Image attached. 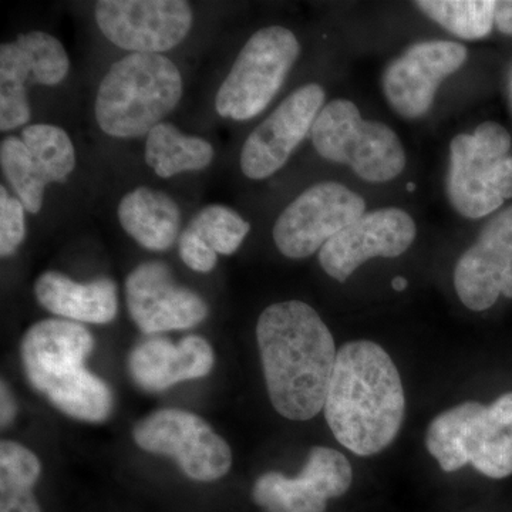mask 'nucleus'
I'll use <instances>...</instances> for the list:
<instances>
[{"label": "nucleus", "mask_w": 512, "mask_h": 512, "mask_svg": "<svg viewBox=\"0 0 512 512\" xmlns=\"http://www.w3.org/2000/svg\"><path fill=\"white\" fill-rule=\"evenodd\" d=\"M0 164L16 198L30 214L43 207V195L49 180L32 157L22 138L9 136L0 144Z\"/></svg>", "instance_id": "obj_25"}, {"label": "nucleus", "mask_w": 512, "mask_h": 512, "mask_svg": "<svg viewBox=\"0 0 512 512\" xmlns=\"http://www.w3.org/2000/svg\"><path fill=\"white\" fill-rule=\"evenodd\" d=\"M414 5L461 39H483L495 25L494 0H420Z\"/></svg>", "instance_id": "obj_24"}, {"label": "nucleus", "mask_w": 512, "mask_h": 512, "mask_svg": "<svg viewBox=\"0 0 512 512\" xmlns=\"http://www.w3.org/2000/svg\"><path fill=\"white\" fill-rule=\"evenodd\" d=\"M0 399H2V407H0V421L2 427H8L15 420L16 412H18V404H16L13 393L10 392L8 384L2 382V390H0Z\"/></svg>", "instance_id": "obj_33"}, {"label": "nucleus", "mask_w": 512, "mask_h": 512, "mask_svg": "<svg viewBox=\"0 0 512 512\" xmlns=\"http://www.w3.org/2000/svg\"><path fill=\"white\" fill-rule=\"evenodd\" d=\"M478 402H464L446 410L431 421L426 434L427 451L436 458L441 470L454 473L466 467L468 430Z\"/></svg>", "instance_id": "obj_23"}, {"label": "nucleus", "mask_w": 512, "mask_h": 512, "mask_svg": "<svg viewBox=\"0 0 512 512\" xmlns=\"http://www.w3.org/2000/svg\"><path fill=\"white\" fill-rule=\"evenodd\" d=\"M255 503L266 512H325L328 501L303 480L266 473L254 485Z\"/></svg>", "instance_id": "obj_27"}, {"label": "nucleus", "mask_w": 512, "mask_h": 512, "mask_svg": "<svg viewBox=\"0 0 512 512\" xmlns=\"http://www.w3.org/2000/svg\"><path fill=\"white\" fill-rule=\"evenodd\" d=\"M467 49L457 42L426 40L410 46L383 73V92L392 109L404 119L429 113L441 82L460 70Z\"/></svg>", "instance_id": "obj_12"}, {"label": "nucleus", "mask_w": 512, "mask_h": 512, "mask_svg": "<svg viewBox=\"0 0 512 512\" xmlns=\"http://www.w3.org/2000/svg\"><path fill=\"white\" fill-rule=\"evenodd\" d=\"M392 286L394 291L403 292L409 286V282L403 276H396V278H393Z\"/></svg>", "instance_id": "obj_35"}, {"label": "nucleus", "mask_w": 512, "mask_h": 512, "mask_svg": "<svg viewBox=\"0 0 512 512\" xmlns=\"http://www.w3.org/2000/svg\"><path fill=\"white\" fill-rule=\"evenodd\" d=\"M414 188H416V185H414V183L407 184V191L413 192Z\"/></svg>", "instance_id": "obj_36"}, {"label": "nucleus", "mask_w": 512, "mask_h": 512, "mask_svg": "<svg viewBox=\"0 0 512 512\" xmlns=\"http://www.w3.org/2000/svg\"><path fill=\"white\" fill-rule=\"evenodd\" d=\"M454 288L474 312L493 308L500 296L512 299V205L498 212L458 259Z\"/></svg>", "instance_id": "obj_13"}, {"label": "nucleus", "mask_w": 512, "mask_h": 512, "mask_svg": "<svg viewBox=\"0 0 512 512\" xmlns=\"http://www.w3.org/2000/svg\"><path fill=\"white\" fill-rule=\"evenodd\" d=\"M183 77L163 55L130 53L101 80L94 114L103 133L114 138L148 136L183 97Z\"/></svg>", "instance_id": "obj_4"}, {"label": "nucleus", "mask_w": 512, "mask_h": 512, "mask_svg": "<svg viewBox=\"0 0 512 512\" xmlns=\"http://www.w3.org/2000/svg\"><path fill=\"white\" fill-rule=\"evenodd\" d=\"M23 143L42 168L49 183H64L76 167V150L69 134L52 124L23 128Z\"/></svg>", "instance_id": "obj_26"}, {"label": "nucleus", "mask_w": 512, "mask_h": 512, "mask_svg": "<svg viewBox=\"0 0 512 512\" xmlns=\"http://www.w3.org/2000/svg\"><path fill=\"white\" fill-rule=\"evenodd\" d=\"M301 45L292 30L269 26L254 33L241 52L215 97V110L224 119L247 121L269 106L293 64Z\"/></svg>", "instance_id": "obj_7"}, {"label": "nucleus", "mask_w": 512, "mask_h": 512, "mask_svg": "<svg viewBox=\"0 0 512 512\" xmlns=\"http://www.w3.org/2000/svg\"><path fill=\"white\" fill-rule=\"evenodd\" d=\"M510 150V133L495 121H484L473 134L453 138L447 194L458 214L478 220L512 198Z\"/></svg>", "instance_id": "obj_5"}, {"label": "nucleus", "mask_w": 512, "mask_h": 512, "mask_svg": "<svg viewBox=\"0 0 512 512\" xmlns=\"http://www.w3.org/2000/svg\"><path fill=\"white\" fill-rule=\"evenodd\" d=\"M468 464L485 477L501 480L512 474V392L490 406L478 403L468 430Z\"/></svg>", "instance_id": "obj_18"}, {"label": "nucleus", "mask_w": 512, "mask_h": 512, "mask_svg": "<svg viewBox=\"0 0 512 512\" xmlns=\"http://www.w3.org/2000/svg\"><path fill=\"white\" fill-rule=\"evenodd\" d=\"M35 293L43 308L72 322L106 325L119 311L117 286L109 278L79 284L60 272L49 271L37 279Z\"/></svg>", "instance_id": "obj_17"}, {"label": "nucleus", "mask_w": 512, "mask_h": 512, "mask_svg": "<svg viewBox=\"0 0 512 512\" xmlns=\"http://www.w3.org/2000/svg\"><path fill=\"white\" fill-rule=\"evenodd\" d=\"M495 25L501 33L512 37V0L497 2V6H495Z\"/></svg>", "instance_id": "obj_34"}, {"label": "nucleus", "mask_w": 512, "mask_h": 512, "mask_svg": "<svg viewBox=\"0 0 512 512\" xmlns=\"http://www.w3.org/2000/svg\"><path fill=\"white\" fill-rule=\"evenodd\" d=\"M94 18L114 46L161 55L190 33L192 9L183 0H100L94 6Z\"/></svg>", "instance_id": "obj_10"}, {"label": "nucleus", "mask_w": 512, "mask_h": 512, "mask_svg": "<svg viewBox=\"0 0 512 512\" xmlns=\"http://www.w3.org/2000/svg\"><path fill=\"white\" fill-rule=\"evenodd\" d=\"M178 251L184 264L192 271L208 274L217 265V252L191 228L185 229L178 238Z\"/></svg>", "instance_id": "obj_32"}, {"label": "nucleus", "mask_w": 512, "mask_h": 512, "mask_svg": "<svg viewBox=\"0 0 512 512\" xmlns=\"http://www.w3.org/2000/svg\"><path fill=\"white\" fill-rule=\"evenodd\" d=\"M214 160V147L201 137L187 136L171 123L158 124L148 133L146 163L161 178L185 171H200Z\"/></svg>", "instance_id": "obj_20"}, {"label": "nucleus", "mask_w": 512, "mask_h": 512, "mask_svg": "<svg viewBox=\"0 0 512 512\" xmlns=\"http://www.w3.org/2000/svg\"><path fill=\"white\" fill-rule=\"evenodd\" d=\"M313 147L332 163L346 164L367 183H387L406 167L402 141L380 121H366L356 104L336 99L326 104L312 127Z\"/></svg>", "instance_id": "obj_6"}, {"label": "nucleus", "mask_w": 512, "mask_h": 512, "mask_svg": "<svg viewBox=\"0 0 512 512\" xmlns=\"http://www.w3.org/2000/svg\"><path fill=\"white\" fill-rule=\"evenodd\" d=\"M416 234L413 218L400 208L367 212L320 249V266L330 278L345 282L369 259L404 254Z\"/></svg>", "instance_id": "obj_15"}, {"label": "nucleus", "mask_w": 512, "mask_h": 512, "mask_svg": "<svg viewBox=\"0 0 512 512\" xmlns=\"http://www.w3.org/2000/svg\"><path fill=\"white\" fill-rule=\"evenodd\" d=\"M15 40L29 57L33 82L57 86L66 79L70 59L59 39L49 33L32 30L22 33Z\"/></svg>", "instance_id": "obj_30"}, {"label": "nucleus", "mask_w": 512, "mask_h": 512, "mask_svg": "<svg viewBox=\"0 0 512 512\" xmlns=\"http://www.w3.org/2000/svg\"><path fill=\"white\" fill-rule=\"evenodd\" d=\"M117 217L124 231L150 251L173 247L181 235L180 207L170 195L154 188L137 187L124 195Z\"/></svg>", "instance_id": "obj_19"}, {"label": "nucleus", "mask_w": 512, "mask_h": 512, "mask_svg": "<svg viewBox=\"0 0 512 512\" xmlns=\"http://www.w3.org/2000/svg\"><path fill=\"white\" fill-rule=\"evenodd\" d=\"M323 409L335 439L356 456L389 447L406 413L402 377L389 353L370 340L343 345Z\"/></svg>", "instance_id": "obj_2"}, {"label": "nucleus", "mask_w": 512, "mask_h": 512, "mask_svg": "<svg viewBox=\"0 0 512 512\" xmlns=\"http://www.w3.org/2000/svg\"><path fill=\"white\" fill-rule=\"evenodd\" d=\"M128 312L146 335L200 325L208 306L198 293L178 285L163 262L138 265L126 281Z\"/></svg>", "instance_id": "obj_14"}, {"label": "nucleus", "mask_w": 512, "mask_h": 512, "mask_svg": "<svg viewBox=\"0 0 512 512\" xmlns=\"http://www.w3.org/2000/svg\"><path fill=\"white\" fill-rule=\"evenodd\" d=\"M32 66L25 50L16 43L0 46V130L12 131L29 123L32 113L26 82Z\"/></svg>", "instance_id": "obj_22"}, {"label": "nucleus", "mask_w": 512, "mask_h": 512, "mask_svg": "<svg viewBox=\"0 0 512 512\" xmlns=\"http://www.w3.org/2000/svg\"><path fill=\"white\" fill-rule=\"evenodd\" d=\"M137 446L148 453L174 458L185 476L195 481L218 480L228 473L232 453L227 441L207 421L180 409H164L138 421Z\"/></svg>", "instance_id": "obj_8"}, {"label": "nucleus", "mask_w": 512, "mask_h": 512, "mask_svg": "<svg viewBox=\"0 0 512 512\" xmlns=\"http://www.w3.org/2000/svg\"><path fill=\"white\" fill-rule=\"evenodd\" d=\"M188 228L197 232L218 255H232L247 238L251 225L237 211L212 204L202 208Z\"/></svg>", "instance_id": "obj_28"}, {"label": "nucleus", "mask_w": 512, "mask_h": 512, "mask_svg": "<svg viewBox=\"0 0 512 512\" xmlns=\"http://www.w3.org/2000/svg\"><path fill=\"white\" fill-rule=\"evenodd\" d=\"M214 366V352L201 336H187L174 345L151 338L131 350L128 370L134 382L150 393L163 392L174 384L207 376Z\"/></svg>", "instance_id": "obj_16"}, {"label": "nucleus", "mask_w": 512, "mask_h": 512, "mask_svg": "<svg viewBox=\"0 0 512 512\" xmlns=\"http://www.w3.org/2000/svg\"><path fill=\"white\" fill-rule=\"evenodd\" d=\"M510 93H511V101H512V70H511V77H510Z\"/></svg>", "instance_id": "obj_37"}, {"label": "nucleus", "mask_w": 512, "mask_h": 512, "mask_svg": "<svg viewBox=\"0 0 512 512\" xmlns=\"http://www.w3.org/2000/svg\"><path fill=\"white\" fill-rule=\"evenodd\" d=\"M42 473L39 458L22 444H0V512H40L33 487Z\"/></svg>", "instance_id": "obj_21"}, {"label": "nucleus", "mask_w": 512, "mask_h": 512, "mask_svg": "<svg viewBox=\"0 0 512 512\" xmlns=\"http://www.w3.org/2000/svg\"><path fill=\"white\" fill-rule=\"evenodd\" d=\"M94 338L80 323L66 319L37 322L23 336L20 357L29 383L72 419L100 423L110 416V387L84 366Z\"/></svg>", "instance_id": "obj_3"}, {"label": "nucleus", "mask_w": 512, "mask_h": 512, "mask_svg": "<svg viewBox=\"0 0 512 512\" xmlns=\"http://www.w3.org/2000/svg\"><path fill=\"white\" fill-rule=\"evenodd\" d=\"M325 103V90L311 83L289 94L268 119L249 134L241 151V170L249 180H265L281 170L312 131Z\"/></svg>", "instance_id": "obj_11"}, {"label": "nucleus", "mask_w": 512, "mask_h": 512, "mask_svg": "<svg viewBox=\"0 0 512 512\" xmlns=\"http://www.w3.org/2000/svg\"><path fill=\"white\" fill-rule=\"evenodd\" d=\"M302 477L323 498L342 497L353 481V470L348 458L330 447H313L303 466Z\"/></svg>", "instance_id": "obj_29"}, {"label": "nucleus", "mask_w": 512, "mask_h": 512, "mask_svg": "<svg viewBox=\"0 0 512 512\" xmlns=\"http://www.w3.org/2000/svg\"><path fill=\"white\" fill-rule=\"evenodd\" d=\"M26 208L12 197L5 185L0 187V255L8 258L18 251L26 238Z\"/></svg>", "instance_id": "obj_31"}, {"label": "nucleus", "mask_w": 512, "mask_h": 512, "mask_svg": "<svg viewBox=\"0 0 512 512\" xmlns=\"http://www.w3.org/2000/svg\"><path fill=\"white\" fill-rule=\"evenodd\" d=\"M365 211V200L345 185L333 181L313 185L276 220V248L286 258H309L362 218Z\"/></svg>", "instance_id": "obj_9"}, {"label": "nucleus", "mask_w": 512, "mask_h": 512, "mask_svg": "<svg viewBox=\"0 0 512 512\" xmlns=\"http://www.w3.org/2000/svg\"><path fill=\"white\" fill-rule=\"evenodd\" d=\"M256 340L276 412L295 421L318 416L338 356L319 313L301 301L274 303L259 316Z\"/></svg>", "instance_id": "obj_1"}]
</instances>
